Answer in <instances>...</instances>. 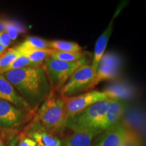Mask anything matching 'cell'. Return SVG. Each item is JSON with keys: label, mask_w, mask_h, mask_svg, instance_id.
<instances>
[{"label": "cell", "mask_w": 146, "mask_h": 146, "mask_svg": "<svg viewBox=\"0 0 146 146\" xmlns=\"http://www.w3.org/2000/svg\"><path fill=\"white\" fill-rule=\"evenodd\" d=\"M18 146H36V144L31 138L24 137L19 142Z\"/></svg>", "instance_id": "cb8c5ba5"}, {"label": "cell", "mask_w": 146, "mask_h": 146, "mask_svg": "<svg viewBox=\"0 0 146 146\" xmlns=\"http://www.w3.org/2000/svg\"><path fill=\"white\" fill-rule=\"evenodd\" d=\"M38 118L43 129L53 135L64 129L66 123V115L62 97L51 93L39 108Z\"/></svg>", "instance_id": "7a4b0ae2"}, {"label": "cell", "mask_w": 146, "mask_h": 146, "mask_svg": "<svg viewBox=\"0 0 146 146\" xmlns=\"http://www.w3.org/2000/svg\"><path fill=\"white\" fill-rule=\"evenodd\" d=\"M29 137L35 142L36 146H62L60 139L47 132L43 127L32 130Z\"/></svg>", "instance_id": "5bb4252c"}, {"label": "cell", "mask_w": 146, "mask_h": 146, "mask_svg": "<svg viewBox=\"0 0 146 146\" xmlns=\"http://www.w3.org/2000/svg\"><path fill=\"white\" fill-rule=\"evenodd\" d=\"M5 50H6V49L4 48L3 46H1V45H0V56H1V55H2L3 53L6 51Z\"/></svg>", "instance_id": "484cf974"}, {"label": "cell", "mask_w": 146, "mask_h": 146, "mask_svg": "<svg viewBox=\"0 0 146 146\" xmlns=\"http://www.w3.org/2000/svg\"><path fill=\"white\" fill-rule=\"evenodd\" d=\"M21 55L19 52L14 48H10L6 50L0 56V70L6 68L11 63L13 62Z\"/></svg>", "instance_id": "ffe728a7"}, {"label": "cell", "mask_w": 146, "mask_h": 146, "mask_svg": "<svg viewBox=\"0 0 146 146\" xmlns=\"http://www.w3.org/2000/svg\"><path fill=\"white\" fill-rule=\"evenodd\" d=\"M28 66H34L33 65V64L31 62L30 60L26 56L21 54L8 66L0 70V74H3L4 73L8 72V71L18 70V69L23 68H25V67Z\"/></svg>", "instance_id": "d6986e66"}, {"label": "cell", "mask_w": 146, "mask_h": 146, "mask_svg": "<svg viewBox=\"0 0 146 146\" xmlns=\"http://www.w3.org/2000/svg\"><path fill=\"white\" fill-rule=\"evenodd\" d=\"M129 130L120 123L104 132L94 146H121L127 137Z\"/></svg>", "instance_id": "30bf717a"}, {"label": "cell", "mask_w": 146, "mask_h": 146, "mask_svg": "<svg viewBox=\"0 0 146 146\" xmlns=\"http://www.w3.org/2000/svg\"><path fill=\"white\" fill-rule=\"evenodd\" d=\"M96 133L91 129L74 131L65 141L64 146H91Z\"/></svg>", "instance_id": "4fadbf2b"}, {"label": "cell", "mask_w": 146, "mask_h": 146, "mask_svg": "<svg viewBox=\"0 0 146 146\" xmlns=\"http://www.w3.org/2000/svg\"><path fill=\"white\" fill-rule=\"evenodd\" d=\"M11 41L12 40H11L8 33L5 31L0 32V45L1 46L6 49L10 45Z\"/></svg>", "instance_id": "603a6c76"}, {"label": "cell", "mask_w": 146, "mask_h": 146, "mask_svg": "<svg viewBox=\"0 0 146 146\" xmlns=\"http://www.w3.org/2000/svg\"><path fill=\"white\" fill-rule=\"evenodd\" d=\"M85 64H89V60L87 58L75 62H66L51 57L47 58L42 67L48 78L51 93L60 92L72 73Z\"/></svg>", "instance_id": "3957f363"}, {"label": "cell", "mask_w": 146, "mask_h": 146, "mask_svg": "<svg viewBox=\"0 0 146 146\" xmlns=\"http://www.w3.org/2000/svg\"><path fill=\"white\" fill-rule=\"evenodd\" d=\"M23 114L12 104L0 100V126L4 128L13 127L21 122Z\"/></svg>", "instance_id": "7c38bea8"}, {"label": "cell", "mask_w": 146, "mask_h": 146, "mask_svg": "<svg viewBox=\"0 0 146 146\" xmlns=\"http://www.w3.org/2000/svg\"></svg>", "instance_id": "83f0119b"}, {"label": "cell", "mask_w": 146, "mask_h": 146, "mask_svg": "<svg viewBox=\"0 0 146 146\" xmlns=\"http://www.w3.org/2000/svg\"><path fill=\"white\" fill-rule=\"evenodd\" d=\"M125 102L119 99H110V103L104 114L96 124L92 130L96 133H103L120 123L125 113Z\"/></svg>", "instance_id": "ba28073f"}, {"label": "cell", "mask_w": 146, "mask_h": 146, "mask_svg": "<svg viewBox=\"0 0 146 146\" xmlns=\"http://www.w3.org/2000/svg\"><path fill=\"white\" fill-rule=\"evenodd\" d=\"M66 120L97 102L110 99L104 91H92L71 97H62Z\"/></svg>", "instance_id": "8992f818"}, {"label": "cell", "mask_w": 146, "mask_h": 146, "mask_svg": "<svg viewBox=\"0 0 146 146\" xmlns=\"http://www.w3.org/2000/svg\"><path fill=\"white\" fill-rule=\"evenodd\" d=\"M0 146H4V144H3V142L2 140L0 139Z\"/></svg>", "instance_id": "4316f807"}, {"label": "cell", "mask_w": 146, "mask_h": 146, "mask_svg": "<svg viewBox=\"0 0 146 146\" xmlns=\"http://www.w3.org/2000/svg\"><path fill=\"white\" fill-rule=\"evenodd\" d=\"M8 21H0V32L5 31V27H6L7 25H8Z\"/></svg>", "instance_id": "d4e9b609"}, {"label": "cell", "mask_w": 146, "mask_h": 146, "mask_svg": "<svg viewBox=\"0 0 146 146\" xmlns=\"http://www.w3.org/2000/svg\"><path fill=\"white\" fill-rule=\"evenodd\" d=\"M121 146H140V143L136 135L129 130L127 137Z\"/></svg>", "instance_id": "7402d4cb"}, {"label": "cell", "mask_w": 146, "mask_h": 146, "mask_svg": "<svg viewBox=\"0 0 146 146\" xmlns=\"http://www.w3.org/2000/svg\"><path fill=\"white\" fill-rule=\"evenodd\" d=\"M49 49L56 52H81L82 48L75 42L62 41V40H54L48 41Z\"/></svg>", "instance_id": "2e32d148"}, {"label": "cell", "mask_w": 146, "mask_h": 146, "mask_svg": "<svg viewBox=\"0 0 146 146\" xmlns=\"http://www.w3.org/2000/svg\"><path fill=\"white\" fill-rule=\"evenodd\" d=\"M15 48L19 52L20 54L26 56L34 66H39L42 62L47 58L50 57L51 55L54 50L51 49H45V50H27V49H22L18 46Z\"/></svg>", "instance_id": "9a60e30c"}, {"label": "cell", "mask_w": 146, "mask_h": 146, "mask_svg": "<svg viewBox=\"0 0 146 146\" xmlns=\"http://www.w3.org/2000/svg\"><path fill=\"white\" fill-rule=\"evenodd\" d=\"M5 31L8 33L11 40L14 41L18 37V35L25 31V29L19 24L14 22H8Z\"/></svg>", "instance_id": "44dd1931"}, {"label": "cell", "mask_w": 146, "mask_h": 146, "mask_svg": "<svg viewBox=\"0 0 146 146\" xmlns=\"http://www.w3.org/2000/svg\"><path fill=\"white\" fill-rule=\"evenodd\" d=\"M50 57L66 62H75L87 58L86 54L82 51L72 52H60L54 51Z\"/></svg>", "instance_id": "e0dca14e"}, {"label": "cell", "mask_w": 146, "mask_h": 146, "mask_svg": "<svg viewBox=\"0 0 146 146\" xmlns=\"http://www.w3.org/2000/svg\"><path fill=\"white\" fill-rule=\"evenodd\" d=\"M0 100L12 104L20 110L31 109L3 74H0Z\"/></svg>", "instance_id": "8fae6325"}, {"label": "cell", "mask_w": 146, "mask_h": 146, "mask_svg": "<svg viewBox=\"0 0 146 146\" xmlns=\"http://www.w3.org/2000/svg\"><path fill=\"white\" fill-rule=\"evenodd\" d=\"M110 103V99L98 102L90 106L81 112L68 118L66 127L74 131L87 130L94 128L96 124L102 117Z\"/></svg>", "instance_id": "277c9868"}, {"label": "cell", "mask_w": 146, "mask_h": 146, "mask_svg": "<svg viewBox=\"0 0 146 146\" xmlns=\"http://www.w3.org/2000/svg\"><path fill=\"white\" fill-rule=\"evenodd\" d=\"M18 47L27 50H45L49 49L48 41L36 36H29Z\"/></svg>", "instance_id": "ac0fdd59"}, {"label": "cell", "mask_w": 146, "mask_h": 146, "mask_svg": "<svg viewBox=\"0 0 146 146\" xmlns=\"http://www.w3.org/2000/svg\"><path fill=\"white\" fill-rule=\"evenodd\" d=\"M3 75L31 108L41 106L51 94L47 74L42 66H28Z\"/></svg>", "instance_id": "6da1fadb"}, {"label": "cell", "mask_w": 146, "mask_h": 146, "mask_svg": "<svg viewBox=\"0 0 146 146\" xmlns=\"http://www.w3.org/2000/svg\"><path fill=\"white\" fill-rule=\"evenodd\" d=\"M96 73L89 64L81 66L72 73L66 83L60 91L62 97L77 96L84 91H88L94 80Z\"/></svg>", "instance_id": "5b68a950"}, {"label": "cell", "mask_w": 146, "mask_h": 146, "mask_svg": "<svg viewBox=\"0 0 146 146\" xmlns=\"http://www.w3.org/2000/svg\"><path fill=\"white\" fill-rule=\"evenodd\" d=\"M121 60L119 56L113 53L104 54L101 58L96 72L94 78L89 89H93L104 81L113 79L117 77Z\"/></svg>", "instance_id": "52a82bcc"}, {"label": "cell", "mask_w": 146, "mask_h": 146, "mask_svg": "<svg viewBox=\"0 0 146 146\" xmlns=\"http://www.w3.org/2000/svg\"><path fill=\"white\" fill-rule=\"evenodd\" d=\"M123 8V6H120L119 8H118L117 10L115 12L114 14L113 15L112 18H111V21L109 23L106 29H105V31H104V32L102 33L101 35L99 36V38L97 40L96 45H95L92 63H91V64L95 73L96 72L100 60H101V58H102V56H103V55L104 54L106 48L107 47L110 37L111 35H112L114 20L116 19V18L117 17L118 14L120 13V12H121L122 9Z\"/></svg>", "instance_id": "9c48e42d"}]
</instances>
